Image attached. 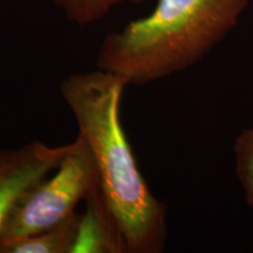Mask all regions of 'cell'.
Here are the masks:
<instances>
[{"instance_id": "cell-1", "label": "cell", "mask_w": 253, "mask_h": 253, "mask_svg": "<svg viewBox=\"0 0 253 253\" xmlns=\"http://www.w3.org/2000/svg\"><path fill=\"white\" fill-rule=\"evenodd\" d=\"M126 87L116 75L96 68L67 75L59 91L93 155L126 253H161L168 240V208L142 175L123 128Z\"/></svg>"}, {"instance_id": "cell-8", "label": "cell", "mask_w": 253, "mask_h": 253, "mask_svg": "<svg viewBox=\"0 0 253 253\" xmlns=\"http://www.w3.org/2000/svg\"><path fill=\"white\" fill-rule=\"evenodd\" d=\"M235 172L248 207L253 208V126L237 135L233 143Z\"/></svg>"}, {"instance_id": "cell-6", "label": "cell", "mask_w": 253, "mask_h": 253, "mask_svg": "<svg viewBox=\"0 0 253 253\" xmlns=\"http://www.w3.org/2000/svg\"><path fill=\"white\" fill-rule=\"evenodd\" d=\"M80 213L75 212L58 225L12 243L0 253H72L77 240Z\"/></svg>"}, {"instance_id": "cell-3", "label": "cell", "mask_w": 253, "mask_h": 253, "mask_svg": "<svg viewBox=\"0 0 253 253\" xmlns=\"http://www.w3.org/2000/svg\"><path fill=\"white\" fill-rule=\"evenodd\" d=\"M97 185L96 163L78 134L59 167L28 190L15 205L0 236V252L19 239L62 223L77 212L78 204L84 202Z\"/></svg>"}, {"instance_id": "cell-2", "label": "cell", "mask_w": 253, "mask_h": 253, "mask_svg": "<svg viewBox=\"0 0 253 253\" xmlns=\"http://www.w3.org/2000/svg\"><path fill=\"white\" fill-rule=\"evenodd\" d=\"M251 0H157L153 11L107 34L95 65L128 86L194 67L238 25Z\"/></svg>"}, {"instance_id": "cell-7", "label": "cell", "mask_w": 253, "mask_h": 253, "mask_svg": "<svg viewBox=\"0 0 253 253\" xmlns=\"http://www.w3.org/2000/svg\"><path fill=\"white\" fill-rule=\"evenodd\" d=\"M61 9L65 17L78 26H89L101 20L107 14L121 5L122 2H130L140 5L144 0H53Z\"/></svg>"}, {"instance_id": "cell-5", "label": "cell", "mask_w": 253, "mask_h": 253, "mask_svg": "<svg viewBox=\"0 0 253 253\" xmlns=\"http://www.w3.org/2000/svg\"><path fill=\"white\" fill-rule=\"evenodd\" d=\"M77 240L72 253H126L121 231L104 199L100 185L84 199Z\"/></svg>"}, {"instance_id": "cell-4", "label": "cell", "mask_w": 253, "mask_h": 253, "mask_svg": "<svg viewBox=\"0 0 253 253\" xmlns=\"http://www.w3.org/2000/svg\"><path fill=\"white\" fill-rule=\"evenodd\" d=\"M69 148L71 143L50 145L31 141L18 148L0 149V236L19 201L54 171Z\"/></svg>"}]
</instances>
